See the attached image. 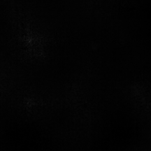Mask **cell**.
Wrapping results in <instances>:
<instances>
[]
</instances>
